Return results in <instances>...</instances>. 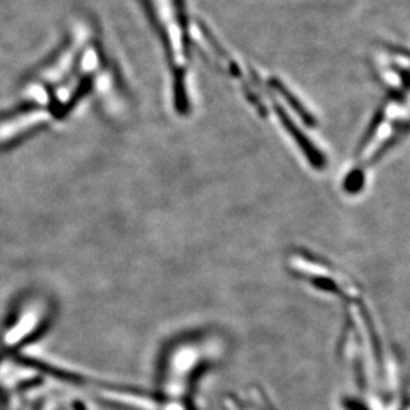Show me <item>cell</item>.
<instances>
[{
    "label": "cell",
    "instance_id": "obj_1",
    "mask_svg": "<svg viewBox=\"0 0 410 410\" xmlns=\"http://www.w3.org/2000/svg\"><path fill=\"white\" fill-rule=\"evenodd\" d=\"M157 10L153 11V18L162 33L167 62L173 74V96L175 111L185 114L189 111V100L186 94V73L189 67V48H187V26H186L184 0H162L160 6L149 1Z\"/></svg>",
    "mask_w": 410,
    "mask_h": 410
},
{
    "label": "cell",
    "instance_id": "obj_2",
    "mask_svg": "<svg viewBox=\"0 0 410 410\" xmlns=\"http://www.w3.org/2000/svg\"><path fill=\"white\" fill-rule=\"evenodd\" d=\"M408 131V112L401 111V103L390 100L379 109L370 123L365 138L360 145L359 161L348 178L345 179V190L359 192L364 182V173L372 165L376 164L381 155L399 143L401 135Z\"/></svg>",
    "mask_w": 410,
    "mask_h": 410
},
{
    "label": "cell",
    "instance_id": "obj_3",
    "mask_svg": "<svg viewBox=\"0 0 410 410\" xmlns=\"http://www.w3.org/2000/svg\"><path fill=\"white\" fill-rule=\"evenodd\" d=\"M92 87L93 76L92 74H87V76L82 79V82L79 84V87L76 88V91L73 92L71 99L67 101L65 105H62V108H60V112H59L57 118H64L68 113L71 112L73 108H74L77 104L80 103V100H82V99L89 93V91L92 89Z\"/></svg>",
    "mask_w": 410,
    "mask_h": 410
},
{
    "label": "cell",
    "instance_id": "obj_4",
    "mask_svg": "<svg viewBox=\"0 0 410 410\" xmlns=\"http://www.w3.org/2000/svg\"><path fill=\"white\" fill-rule=\"evenodd\" d=\"M39 105L35 103H23L15 108H12L11 111H7V112L1 113L0 114V121H4V120H10V118H13L16 116H21L23 113L32 112L35 109H38Z\"/></svg>",
    "mask_w": 410,
    "mask_h": 410
},
{
    "label": "cell",
    "instance_id": "obj_5",
    "mask_svg": "<svg viewBox=\"0 0 410 410\" xmlns=\"http://www.w3.org/2000/svg\"><path fill=\"white\" fill-rule=\"evenodd\" d=\"M41 129H43L41 126H35V128H32L30 131H26V132L21 133L19 137L11 140L10 143H6V144L3 145V148H4V149H12V148H15L16 145H19L21 143H23V141H26L27 138H30L33 134L40 132Z\"/></svg>",
    "mask_w": 410,
    "mask_h": 410
}]
</instances>
